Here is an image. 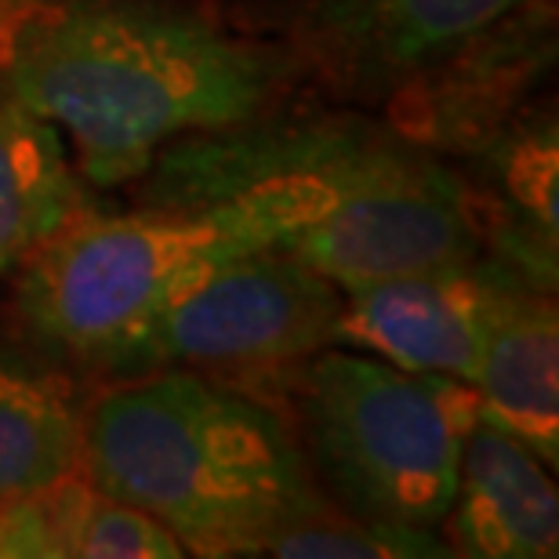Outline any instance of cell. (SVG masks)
Segmentation results:
<instances>
[{"label":"cell","instance_id":"6","mask_svg":"<svg viewBox=\"0 0 559 559\" xmlns=\"http://www.w3.org/2000/svg\"><path fill=\"white\" fill-rule=\"evenodd\" d=\"M342 287L287 254L248 248L189 273L106 371H273L334 342Z\"/></svg>","mask_w":559,"mask_h":559},{"label":"cell","instance_id":"11","mask_svg":"<svg viewBox=\"0 0 559 559\" xmlns=\"http://www.w3.org/2000/svg\"><path fill=\"white\" fill-rule=\"evenodd\" d=\"M87 211L59 128L0 84V262L15 265Z\"/></svg>","mask_w":559,"mask_h":559},{"label":"cell","instance_id":"13","mask_svg":"<svg viewBox=\"0 0 559 559\" xmlns=\"http://www.w3.org/2000/svg\"><path fill=\"white\" fill-rule=\"evenodd\" d=\"M501 193L531 237L556 251L559 237V142L556 124H527L498 150Z\"/></svg>","mask_w":559,"mask_h":559},{"label":"cell","instance_id":"12","mask_svg":"<svg viewBox=\"0 0 559 559\" xmlns=\"http://www.w3.org/2000/svg\"><path fill=\"white\" fill-rule=\"evenodd\" d=\"M81 465L84 415L73 385L0 356V495L48 487Z\"/></svg>","mask_w":559,"mask_h":559},{"label":"cell","instance_id":"8","mask_svg":"<svg viewBox=\"0 0 559 559\" xmlns=\"http://www.w3.org/2000/svg\"><path fill=\"white\" fill-rule=\"evenodd\" d=\"M479 415L520 436L545 465L559 457V317L552 284L490 265V309L473 374Z\"/></svg>","mask_w":559,"mask_h":559},{"label":"cell","instance_id":"1","mask_svg":"<svg viewBox=\"0 0 559 559\" xmlns=\"http://www.w3.org/2000/svg\"><path fill=\"white\" fill-rule=\"evenodd\" d=\"M156 204L218 215L251 248L287 254L338 287L476 262L479 204L429 153L349 128L175 142Z\"/></svg>","mask_w":559,"mask_h":559},{"label":"cell","instance_id":"3","mask_svg":"<svg viewBox=\"0 0 559 559\" xmlns=\"http://www.w3.org/2000/svg\"><path fill=\"white\" fill-rule=\"evenodd\" d=\"M84 473L186 556H270L328 506L273 411L197 371H150L84 415Z\"/></svg>","mask_w":559,"mask_h":559},{"label":"cell","instance_id":"15","mask_svg":"<svg viewBox=\"0 0 559 559\" xmlns=\"http://www.w3.org/2000/svg\"><path fill=\"white\" fill-rule=\"evenodd\" d=\"M8 270H11V262H0V276H4Z\"/></svg>","mask_w":559,"mask_h":559},{"label":"cell","instance_id":"10","mask_svg":"<svg viewBox=\"0 0 559 559\" xmlns=\"http://www.w3.org/2000/svg\"><path fill=\"white\" fill-rule=\"evenodd\" d=\"M527 8V0H320L312 48L353 81L378 84L429 70Z\"/></svg>","mask_w":559,"mask_h":559},{"label":"cell","instance_id":"4","mask_svg":"<svg viewBox=\"0 0 559 559\" xmlns=\"http://www.w3.org/2000/svg\"><path fill=\"white\" fill-rule=\"evenodd\" d=\"M298 404L317 468L349 516L407 531L440 527L462 443L479 418L473 382L320 349L306 360Z\"/></svg>","mask_w":559,"mask_h":559},{"label":"cell","instance_id":"7","mask_svg":"<svg viewBox=\"0 0 559 559\" xmlns=\"http://www.w3.org/2000/svg\"><path fill=\"white\" fill-rule=\"evenodd\" d=\"M490 309V270L432 265L342 287L334 342L415 374L473 382Z\"/></svg>","mask_w":559,"mask_h":559},{"label":"cell","instance_id":"2","mask_svg":"<svg viewBox=\"0 0 559 559\" xmlns=\"http://www.w3.org/2000/svg\"><path fill=\"white\" fill-rule=\"evenodd\" d=\"M0 76L59 128L87 182L109 189L153 171L175 142L248 128L284 62L186 8L70 0L0 22Z\"/></svg>","mask_w":559,"mask_h":559},{"label":"cell","instance_id":"5","mask_svg":"<svg viewBox=\"0 0 559 559\" xmlns=\"http://www.w3.org/2000/svg\"><path fill=\"white\" fill-rule=\"evenodd\" d=\"M248 248L200 207L156 204L128 215L87 207L22 259L19 309L40 338L106 367L189 273Z\"/></svg>","mask_w":559,"mask_h":559},{"label":"cell","instance_id":"14","mask_svg":"<svg viewBox=\"0 0 559 559\" xmlns=\"http://www.w3.org/2000/svg\"><path fill=\"white\" fill-rule=\"evenodd\" d=\"M29 0H0V22H4L11 11H19V8H26Z\"/></svg>","mask_w":559,"mask_h":559},{"label":"cell","instance_id":"9","mask_svg":"<svg viewBox=\"0 0 559 559\" xmlns=\"http://www.w3.org/2000/svg\"><path fill=\"white\" fill-rule=\"evenodd\" d=\"M440 527L473 559H552L559 495L545 462L520 436L479 415L462 443L454 498Z\"/></svg>","mask_w":559,"mask_h":559}]
</instances>
